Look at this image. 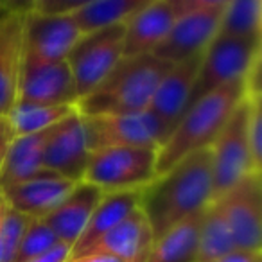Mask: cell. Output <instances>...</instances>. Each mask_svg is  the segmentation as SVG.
<instances>
[{
  "label": "cell",
  "instance_id": "6da1fadb",
  "mask_svg": "<svg viewBox=\"0 0 262 262\" xmlns=\"http://www.w3.org/2000/svg\"><path fill=\"white\" fill-rule=\"evenodd\" d=\"M212 201L210 147L182 158L140 192V210L153 241L180 221L201 212Z\"/></svg>",
  "mask_w": 262,
  "mask_h": 262
},
{
  "label": "cell",
  "instance_id": "7a4b0ae2",
  "mask_svg": "<svg viewBox=\"0 0 262 262\" xmlns=\"http://www.w3.org/2000/svg\"><path fill=\"white\" fill-rule=\"evenodd\" d=\"M243 97L244 81H237L208 92L192 102L157 151V176L182 158L210 147Z\"/></svg>",
  "mask_w": 262,
  "mask_h": 262
},
{
  "label": "cell",
  "instance_id": "3957f363",
  "mask_svg": "<svg viewBox=\"0 0 262 262\" xmlns=\"http://www.w3.org/2000/svg\"><path fill=\"white\" fill-rule=\"evenodd\" d=\"M169 67L171 63L153 54L124 56L97 88L77 101V112L90 117L149 110L155 90Z\"/></svg>",
  "mask_w": 262,
  "mask_h": 262
},
{
  "label": "cell",
  "instance_id": "277c9868",
  "mask_svg": "<svg viewBox=\"0 0 262 262\" xmlns=\"http://www.w3.org/2000/svg\"><path fill=\"white\" fill-rule=\"evenodd\" d=\"M157 151L153 147L112 146L90 153L83 182L102 192L142 190L157 178Z\"/></svg>",
  "mask_w": 262,
  "mask_h": 262
},
{
  "label": "cell",
  "instance_id": "5b68a950",
  "mask_svg": "<svg viewBox=\"0 0 262 262\" xmlns=\"http://www.w3.org/2000/svg\"><path fill=\"white\" fill-rule=\"evenodd\" d=\"M257 59H260V40L215 34L201 56L189 106L208 92L244 81Z\"/></svg>",
  "mask_w": 262,
  "mask_h": 262
},
{
  "label": "cell",
  "instance_id": "8992f818",
  "mask_svg": "<svg viewBox=\"0 0 262 262\" xmlns=\"http://www.w3.org/2000/svg\"><path fill=\"white\" fill-rule=\"evenodd\" d=\"M248 104L239 102L217 139L210 146L212 157V201L228 192L233 185L251 172H260L250 149L246 131Z\"/></svg>",
  "mask_w": 262,
  "mask_h": 262
},
{
  "label": "cell",
  "instance_id": "52a82bcc",
  "mask_svg": "<svg viewBox=\"0 0 262 262\" xmlns=\"http://www.w3.org/2000/svg\"><path fill=\"white\" fill-rule=\"evenodd\" d=\"M122 58L124 24L84 33L67 58V65L76 84L77 101L97 88Z\"/></svg>",
  "mask_w": 262,
  "mask_h": 262
},
{
  "label": "cell",
  "instance_id": "ba28073f",
  "mask_svg": "<svg viewBox=\"0 0 262 262\" xmlns=\"http://www.w3.org/2000/svg\"><path fill=\"white\" fill-rule=\"evenodd\" d=\"M83 122L90 151L112 146L160 149L171 133V127L149 110L135 113L83 115Z\"/></svg>",
  "mask_w": 262,
  "mask_h": 262
},
{
  "label": "cell",
  "instance_id": "9c48e42d",
  "mask_svg": "<svg viewBox=\"0 0 262 262\" xmlns=\"http://www.w3.org/2000/svg\"><path fill=\"white\" fill-rule=\"evenodd\" d=\"M232 232L235 248L260 251L262 248V183L260 172H251L228 192L214 200Z\"/></svg>",
  "mask_w": 262,
  "mask_h": 262
},
{
  "label": "cell",
  "instance_id": "30bf717a",
  "mask_svg": "<svg viewBox=\"0 0 262 262\" xmlns=\"http://www.w3.org/2000/svg\"><path fill=\"white\" fill-rule=\"evenodd\" d=\"M83 34L72 13L31 11L24 18V56L38 61H67Z\"/></svg>",
  "mask_w": 262,
  "mask_h": 262
},
{
  "label": "cell",
  "instance_id": "8fae6325",
  "mask_svg": "<svg viewBox=\"0 0 262 262\" xmlns=\"http://www.w3.org/2000/svg\"><path fill=\"white\" fill-rule=\"evenodd\" d=\"M90 153L83 115L74 112L47 131L41 167L72 182H83Z\"/></svg>",
  "mask_w": 262,
  "mask_h": 262
},
{
  "label": "cell",
  "instance_id": "7c38bea8",
  "mask_svg": "<svg viewBox=\"0 0 262 262\" xmlns=\"http://www.w3.org/2000/svg\"><path fill=\"white\" fill-rule=\"evenodd\" d=\"M16 102L76 106L77 92L67 61H38L24 56Z\"/></svg>",
  "mask_w": 262,
  "mask_h": 262
},
{
  "label": "cell",
  "instance_id": "4fadbf2b",
  "mask_svg": "<svg viewBox=\"0 0 262 262\" xmlns=\"http://www.w3.org/2000/svg\"><path fill=\"white\" fill-rule=\"evenodd\" d=\"M221 15L223 9H196L182 13L169 29L167 36L151 54L171 65L203 54L217 34Z\"/></svg>",
  "mask_w": 262,
  "mask_h": 262
},
{
  "label": "cell",
  "instance_id": "5bb4252c",
  "mask_svg": "<svg viewBox=\"0 0 262 262\" xmlns=\"http://www.w3.org/2000/svg\"><path fill=\"white\" fill-rule=\"evenodd\" d=\"M77 182L67 180L51 171H41L34 178L2 190L4 201L20 214L31 219H43L52 212Z\"/></svg>",
  "mask_w": 262,
  "mask_h": 262
},
{
  "label": "cell",
  "instance_id": "9a60e30c",
  "mask_svg": "<svg viewBox=\"0 0 262 262\" xmlns=\"http://www.w3.org/2000/svg\"><path fill=\"white\" fill-rule=\"evenodd\" d=\"M201 56L203 54L192 56L185 61L171 65L155 90L149 112L155 113L160 120H164L171 127V131L189 108L190 94H192L194 83H196Z\"/></svg>",
  "mask_w": 262,
  "mask_h": 262
},
{
  "label": "cell",
  "instance_id": "2e32d148",
  "mask_svg": "<svg viewBox=\"0 0 262 262\" xmlns=\"http://www.w3.org/2000/svg\"><path fill=\"white\" fill-rule=\"evenodd\" d=\"M102 190L88 182H77L74 189L63 198V201L49 212L41 221L52 230L59 243L69 244L70 248L76 244L83 233L88 219L94 208L102 198Z\"/></svg>",
  "mask_w": 262,
  "mask_h": 262
},
{
  "label": "cell",
  "instance_id": "e0dca14e",
  "mask_svg": "<svg viewBox=\"0 0 262 262\" xmlns=\"http://www.w3.org/2000/svg\"><path fill=\"white\" fill-rule=\"evenodd\" d=\"M151 244L153 232L139 207L110 232H106L101 239L95 241L84 253H108L122 262H146Z\"/></svg>",
  "mask_w": 262,
  "mask_h": 262
},
{
  "label": "cell",
  "instance_id": "ac0fdd59",
  "mask_svg": "<svg viewBox=\"0 0 262 262\" xmlns=\"http://www.w3.org/2000/svg\"><path fill=\"white\" fill-rule=\"evenodd\" d=\"M180 13L169 0H155L124 22V56L151 54L167 36Z\"/></svg>",
  "mask_w": 262,
  "mask_h": 262
},
{
  "label": "cell",
  "instance_id": "d6986e66",
  "mask_svg": "<svg viewBox=\"0 0 262 262\" xmlns=\"http://www.w3.org/2000/svg\"><path fill=\"white\" fill-rule=\"evenodd\" d=\"M24 18L26 15L0 16V115H6L18 99L24 65Z\"/></svg>",
  "mask_w": 262,
  "mask_h": 262
},
{
  "label": "cell",
  "instance_id": "ffe728a7",
  "mask_svg": "<svg viewBox=\"0 0 262 262\" xmlns=\"http://www.w3.org/2000/svg\"><path fill=\"white\" fill-rule=\"evenodd\" d=\"M140 192L142 190H119V192H104L97 207L94 208L83 233L70 250V258L84 253L97 239L117 226L124 217L140 207Z\"/></svg>",
  "mask_w": 262,
  "mask_h": 262
},
{
  "label": "cell",
  "instance_id": "44dd1931",
  "mask_svg": "<svg viewBox=\"0 0 262 262\" xmlns=\"http://www.w3.org/2000/svg\"><path fill=\"white\" fill-rule=\"evenodd\" d=\"M47 131L33 133V135H20L11 140L6 151L2 167H0V192L26 180L34 178L43 171L41 153H43Z\"/></svg>",
  "mask_w": 262,
  "mask_h": 262
},
{
  "label": "cell",
  "instance_id": "7402d4cb",
  "mask_svg": "<svg viewBox=\"0 0 262 262\" xmlns=\"http://www.w3.org/2000/svg\"><path fill=\"white\" fill-rule=\"evenodd\" d=\"M201 212L183 219L157 237L146 262H196Z\"/></svg>",
  "mask_w": 262,
  "mask_h": 262
},
{
  "label": "cell",
  "instance_id": "603a6c76",
  "mask_svg": "<svg viewBox=\"0 0 262 262\" xmlns=\"http://www.w3.org/2000/svg\"><path fill=\"white\" fill-rule=\"evenodd\" d=\"M233 248L235 243L225 221V215L219 205L215 201H210L201 212L196 262H217Z\"/></svg>",
  "mask_w": 262,
  "mask_h": 262
},
{
  "label": "cell",
  "instance_id": "cb8c5ba5",
  "mask_svg": "<svg viewBox=\"0 0 262 262\" xmlns=\"http://www.w3.org/2000/svg\"><path fill=\"white\" fill-rule=\"evenodd\" d=\"M77 112V106L69 104H27V102H16L8 113V119L11 131L15 137L20 135H33V133H41L58 124L65 117L72 115Z\"/></svg>",
  "mask_w": 262,
  "mask_h": 262
},
{
  "label": "cell",
  "instance_id": "d4e9b609",
  "mask_svg": "<svg viewBox=\"0 0 262 262\" xmlns=\"http://www.w3.org/2000/svg\"><path fill=\"white\" fill-rule=\"evenodd\" d=\"M151 2L155 0H95L72 15L76 16L83 33H88L101 27L124 24Z\"/></svg>",
  "mask_w": 262,
  "mask_h": 262
},
{
  "label": "cell",
  "instance_id": "484cf974",
  "mask_svg": "<svg viewBox=\"0 0 262 262\" xmlns=\"http://www.w3.org/2000/svg\"><path fill=\"white\" fill-rule=\"evenodd\" d=\"M217 34L246 40L262 36V0H230L223 8Z\"/></svg>",
  "mask_w": 262,
  "mask_h": 262
},
{
  "label": "cell",
  "instance_id": "4316f807",
  "mask_svg": "<svg viewBox=\"0 0 262 262\" xmlns=\"http://www.w3.org/2000/svg\"><path fill=\"white\" fill-rule=\"evenodd\" d=\"M29 221L31 217L13 210L8 203L4 205L2 217H0V262L15 260L16 250Z\"/></svg>",
  "mask_w": 262,
  "mask_h": 262
},
{
  "label": "cell",
  "instance_id": "83f0119b",
  "mask_svg": "<svg viewBox=\"0 0 262 262\" xmlns=\"http://www.w3.org/2000/svg\"><path fill=\"white\" fill-rule=\"evenodd\" d=\"M56 243H58L56 235L41 219H31L26 232H24V237H22V241H20L18 250H16L15 260L13 262L33 260L34 257H38V255H41L43 251H47L49 248H52Z\"/></svg>",
  "mask_w": 262,
  "mask_h": 262
},
{
  "label": "cell",
  "instance_id": "f1b7e54d",
  "mask_svg": "<svg viewBox=\"0 0 262 262\" xmlns=\"http://www.w3.org/2000/svg\"><path fill=\"white\" fill-rule=\"evenodd\" d=\"M95 0H40L34 8L36 13H47V15H65V13H76L81 8L92 4Z\"/></svg>",
  "mask_w": 262,
  "mask_h": 262
},
{
  "label": "cell",
  "instance_id": "f546056e",
  "mask_svg": "<svg viewBox=\"0 0 262 262\" xmlns=\"http://www.w3.org/2000/svg\"><path fill=\"white\" fill-rule=\"evenodd\" d=\"M169 2L182 15L196 9H223L230 0H169Z\"/></svg>",
  "mask_w": 262,
  "mask_h": 262
},
{
  "label": "cell",
  "instance_id": "4dcf8cb0",
  "mask_svg": "<svg viewBox=\"0 0 262 262\" xmlns=\"http://www.w3.org/2000/svg\"><path fill=\"white\" fill-rule=\"evenodd\" d=\"M70 250L72 248L65 243H56L52 248H49L47 251H43L41 255L34 257L33 260L29 262H67L70 258Z\"/></svg>",
  "mask_w": 262,
  "mask_h": 262
},
{
  "label": "cell",
  "instance_id": "1f68e13d",
  "mask_svg": "<svg viewBox=\"0 0 262 262\" xmlns=\"http://www.w3.org/2000/svg\"><path fill=\"white\" fill-rule=\"evenodd\" d=\"M40 0H0V9L11 15H27L34 11Z\"/></svg>",
  "mask_w": 262,
  "mask_h": 262
},
{
  "label": "cell",
  "instance_id": "d6a6232c",
  "mask_svg": "<svg viewBox=\"0 0 262 262\" xmlns=\"http://www.w3.org/2000/svg\"><path fill=\"white\" fill-rule=\"evenodd\" d=\"M217 262H262V260H260V251L233 248L230 253H226L225 257H221Z\"/></svg>",
  "mask_w": 262,
  "mask_h": 262
},
{
  "label": "cell",
  "instance_id": "836d02e7",
  "mask_svg": "<svg viewBox=\"0 0 262 262\" xmlns=\"http://www.w3.org/2000/svg\"><path fill=\"white\" fill-rule=\"evenodd\" d=\"M13 139H15V135H13L8 119H6V115H0V167H2L6 151H8V147Z\"/></svg>",
  "mask_w": 262,
  "mask_h": 262
},
{
  "label": "cell",
  "instance_id": "e575fe53",
  "mask_svg": "<svg viewBox=\"0 0 262 262\" xmlns=\"http://www.w3.org/2000/svg\"><path fill=\"white\" fill-rule=\"evenodd\" d=\"M67 262H122V260L108 253H84L79 255V257L69 258Z\"/></svg>",
  "mask_w": 262,
  "mask_h": 262
},
{
  "label": "cell",
  "instance_id": "d590c367",
  "mask_svg": "<svg viewBox=\"0 0 262 262\" xmlns=\"http://www.w3.org/2000/svg\"><path fill=\"white\" fill-rule=\"evenodd\" d=\"M4 205H6V201H4V198H2V194H0V217H2V210H4Z\"/></svg>",
  "mask_w": 262,
  "mask_h": 262
},
{
  "label": "cell",
  "instance_id": "8d00e7d4",
  "mask_svg": "<svg viewBox=\"0 0 262 262\" xmlns=\"http://www.w3.org/2000/svg\"><path fill=\"white\" fill-rule=\"evenodd\" d=\"M0 15H4V11H2V9H0Z\"/></svg>",
  "mask_w": 262,
  "mask_h": 262
},
{
  "label": "cell",
  "instance_id": "74e56055",
  "mask_svg": "<svg viewBox=\"0 0 262 262\" xmlns=\"http://www.w3.org/2000/svg\"><path fill=\"white\" fill-rule=\"evenodd\" d=\"M4 15H6V13H4ZM0 16H2V15H0Z\"/></svg>",
  "mask_w": 262,
  "mask_h": 262
}]
</instances>
